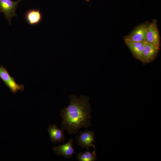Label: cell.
Instances as JSON below:
<instances>
[{"mask_svg":"<svg viewBox=\"0 0 161 161\" xmlns=\"http://www.w3.org/2000/svg\"><path fill=\"white\" fill-rule=\"evenodd\" d=\"M69 104L60 110L62 119V129L69 134H76L81 128H88L91 125L92 110L88 96L81 95L79 97L70 95Z\"/></svg>","mask_w":161,"mask_h":161,"instance_id":"cell-1","label":"cell"},{"mask_svg":"<svg viewBox=\"0 0 161 161\" xmlns=\"http://www.w3.org/2000/svg\"><path fill=\"white\" fill-rule=\"evenodd\" d=\"M22 0L13 1L11 0H0V13H3L4 16L10 24L12 18L17 16L16 13L19 3Z\"/></svg>","mask_w":161,"mask_h":161,"instance_id":"cell-2","label":"cell"},{"mask_svg":"<svg viewBox=\"0 0 161 161\" xmlns=\"http://www.w3.org/2000/svg\"><path fill=\"white\" fill-rule=\"evenodd\" d=\"M0 78L13 94L16 93L18 90L23 91L24 89V85L17 83L14 77H12L7 69L2 65L0 67Z\"/></svg>","mask_w":161,"mask_h":161,"instance_id":"cell-3","label":"cell"},{"mask_svg":"<svg viewBox=\"0 0 161 161\" xmlns=\"http://www.w3.org/2000/svg\"><path fill=\"white\" fill-rule=\"evenodd\" d=\"M145 42L151 45L157 49H159L160 36L155 21L149 24L146 33Z\"/></svg>","mask_w":161,"mask_h":161,"instance_id":"cell-4","label":"cell"},{"mask_svg":"<svg viewBox=\"0 0 161 161\" xmlns=\"http://www.w3.org/2000/svg\"><path fill=\"white\" fill-rule=\"evenodd\" d=\"M94 132L87 129L86 131L80 132L79 135L76 136L77 144L82 149L86 148L88 150L92 147L96 149L94 143L95 142Z\"/></svg>","mask_w":161,"mask_h":161,"instance_id":"cell-5","label":"cell"},{"mask_svg":"<svg viewBox=\"0 0 161 161\" xmlns=\"http://www.w3.org/2000/svg\"><path fill=\"white\" fill-rule=\"evenodd\" d=\"M149 24L146 23L139 25L125 39L133 41L145 42L146 33Z\"/></svg>","mask_w":161,"mask_h":161,"instance_id":"cell-6","label":"cell"},{"mask_svg":"<svg viewBox=\"0 0 161 161\" xmlns=\"http://www.w3.org/2000/svg\"><path fill=\"white\" fill-rule=\"evenodd\" d=\"M52 149L57 155H61L68 159L71 158L74 154L76 153L73 147L72 139H70L67 143L63 145L54 146Z\"/></svg>","mask_w":161,"mask_h":161,"instance_id":"cell-7","label":"cell"},{"mask_svg":"<svg viewBox=\"0 0 161 161\" xmlns=\"http://www.w3.org/2000/svg\"><path fill=\"white\" fill-rule=\"evenodd\" d=\"M158 51L151 45L145 43L143 50L139 60L144 64L149 63L156 58Z\"/></svg>","mask_w":161,"mask_h":161,"instance_id":"cell-8","label":"cell"},{"mask_svg":"<svg viewBox=\"0 0 161 161\" xmlns=\"http://www.w3.org/2000/svg\"><path fill=\"white\" fill-rule=\"evenodd\" d=\"M24 18L28 24L34 26L39 24L41 21L42 16L40 10L31 9L26 12Z\"/></svg>","mask_w":161,"mask_h":161,"instance_id":"cell-9","label":"cell"},{"mask_svg":"<svg viewBox=\"0 0 161 161\" xmlns=\"http://www.w3.org/2000/svg\"><path fill=\"white\" fill-rule=\"evenodd\" d=\"M64 130L58 128L55 124L50 125L48 128V131L51 141L52 143H63L65 140Z\"/></svg>","mask_w":161,"mask_h":161,"instance_id":"cell-10","label":"cell"},{"mask_svg":"<svg viewBox=\"0 0 161 161\" xmlns=\"http://www.w3.org/2000/svg\"><path fill=\"white\" fill-rule=\"evenodd\" d=\"M125 43L134 56L139 60L143 50L145 42H135L124 39Z\"/></svg>","mask_w":161,"mask_h":161,"instance_id":"cell-11","label":"cell"},{"mask_svg":"<svg viewBox=\"0 0 161 161\" xmlns=\"http://www.w3.org/2000/svg\"><path fill=\"white\" fill-rule=\"evenodd\" d=\"M78 160L79 161H95L97 160L95 148L92 153L89 151H85L78 154Z\"/></svg>","mask_w":161,"mask_h":161,"instance_id":"cell-12","label":"cell"},{"mask_svg":"<svg viewBox=\"0 0 161 161\" xmlns=\"http://www.w3.org/2000/svg\"><path fill=\"white\" fill-rule=\"evenodd\" d=\"M90 0H86V1L87 2L89 1Z\"/></svg>","mask_w":161,"mask_h":161,"instance_id":"cell-13","label":"cell"}]
</instances>
